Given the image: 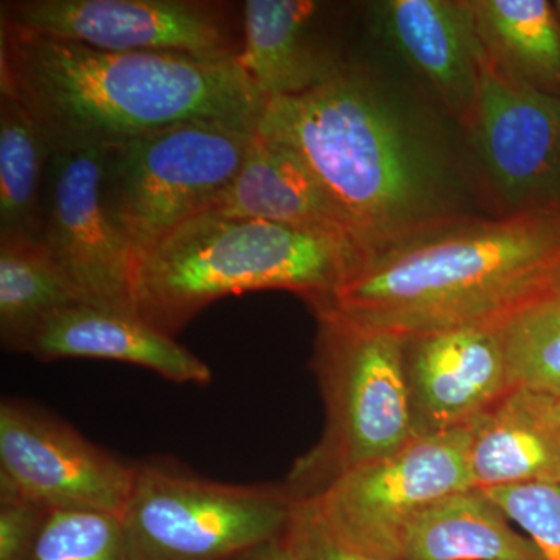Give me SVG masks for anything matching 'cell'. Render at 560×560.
Masks as SVG:
<instances>
[{"label":"cell","instance_id":"6da1fadb","mask_svg":"<svg viewBox=\"0 0 560 560\" xmlns=\"http://www.w3.org/2000/svg\"><path fill=\"white\" fill-rule=\"evenodd\" d=\"M560 279V200L503 219L452 213L361 253L312 311L418 335L499 326Z\"/></svg>","mask_w":560,"mask_h":560},{"label":"cell","instance_id":"7a4b0ae2","mask_svg":"<svg viewBox=\"0 0 560 560\" xmlns=\"http://www.w3.org/2000/svg\"><path fill=\"white\" fill-rule=\"evenodd\" d=\"M0 94L28 110L54 151L116 145L190 120L257 130L268 103L238 57L101 50L2 18Z\"/></svg>","mask_w":560,"mask_h":560},{"label":"cell","instance_id":"3957f363","mask_svg":"<svg viewBox=\"0 0 560 560\" xmlns=\"http://www.w3.org/2000/svg\"><path fill=\"white\" fill-rule=\"evenodd\" d=\"M257 135L293 151L348 220L361 248L456 213L441 161L415 125L357 69L275 98Z\"/></svg>","mask_w":560,"mask_h":560},{"label":"cell","instance_id":"277c9868","mask_svg":"<svg viewBox=\"0 0 560 560\" xmlns=\"http://www.w3.org/2000/svg\"><path fill=\"white\" fill-rule=\"evenodd\" d=\"M360 256L348 238L208 209L136 256L132 311L175 338L235 294L285 290L313 305L340 289Z\"/></svg>","mask_w":560,"mask_h":560},{"label":"cell","instance_id":"5b68a950","mask_svg":"<svg viewBox=\"0 0 560 560\" xmlns=\"http://www.w3.org/2000/svg\"><path fill=\"white\" fill-rule=\"evenodd\" d=\"M318 320L313 371L326 408L319 441L296 459L283 485L298 501L400 451L415 440L404 372V335L375 329L330 311Z\"/></svg>","mask_w":560,"mask_h":560},{"label":"cell","instance_id":"8992f818","mask_svg":"<svg viewBox=\"0 0 560 560\" xmlns=\"http://www.w3.org/2000/svg\"><path fill=\"white\" fill-rule=\"evenodd\" d=\"M135 470L121 515L130 560H237L287 536L300 504L285 485L210 480L168 459Z\"/></svg>","mask_w":560,"mask_h":560},{"label":"cell","instance_id":"52a82bcc","mask_svg":"<svg viewBox=\"0 0 560 560\" xmlns=\"http://www.w3.org/2000/svg\"><path fill=\"white\" fill-rule=\"evenodd\" d=\"M256 135L242 125L190 120L105 147L103 200L135 259L212 208Z\"/></svg>","mask_w":560,"mask_h":560},{"label":"cell","instance_id":"ba28073f","mask_svg":"<svg viewBox=\"0 0 560 560\" xmlns=\"http://www.w3.org/2000/svg\"><path fill=\"white\" fill-rule=\"evenodd\" d=\"M467 452L469 425L415 438L300 503L350 547L400 560L401 540L420 512L451 493L474 488Z\"/></svg>","mask_w":560,"mask_h":560},{"label":"cell","instance_id":"9c48e42d","mask_svg":"<svg viewBox=\"0 0 560 560\" xmlns=\"http://www.w3.org/2000/svg\"><path fill=\"white\" fill-rule=\"evenodd\" d=\"M135 471V464L46 411L20 400L0 404V497L33 501L51 512L121 518Z\"/></svg>","mask_w":560,"mask_h":560},{"label":"cell","instance_id":"30bf717a","mask_svg":"<svg viewBox=\"0 0 560 560\" xmlns=\"http://www.w3.org/2000/svg\"><path fill=\"white\" fill-rule=\"evenodd\" d=\"M2 20L40 35L110 51L235 58L243 38L228 3L208 0H14Z\"/></svg>","mask_w":560,"mask_h":560},{"label":"cell","instance_id":"8fae6325","mask_svg":"<svg viewBox=\"0 0 560 560\" xmlns=\"http://www.w3.org/2000/svg\"><path fill=\"white\" fill-rule=\"evenodd\" d=\"M105 147L55 150L44 191L40 241L84 302L132 311L135 254L103 200Z\"/></svg>","mask_w":560,"mask_h":560},{"label":"cell","instance_id":"7c38bea8","mask_svg":"<svg viewBox=\"0 0 560 560\" xmlns=\"http://www.w3.org/2000/svg\"><path fill=\"white\" fill-rule=\"evenodd\" d=\"M466 125L504 200L518 210L552 201L548 194L560 183V95L514 79L485 54Z\"/></svg>","mask_w":560,"mask_h":560},{"label":"cell","instance_id":"4fadbf2b","mask_svg":"<svg viewBox=\"0 0 560 560\" xmlns=\"http://www.w3.org/2000/svg\"><path fill=\"white\" fill-rule=\"evenodd\" d=\"M404 372L416 438L464 429L510 388L497 326L407 335Z\"/></svg>","mask_w":560,"mask_h":560},{"label":"cell","instance_id":"5bb4252c","mask_svg":"<svg viewBox=\"0 0 560 560\" xmlns=\"http://www.w3.org/2000/svg\"><path fill=\"white\" fill-rule=\"evenodd\" d=\"M390 46L440 95L453 116L469 120L485 50L467 0H386L372 7Z\"/></svg>","mask_w":560,"mask_h":560},{"label":"cell","instance_id":"9a60e30c","mask_svg":"<svg viewBox=\"0 0 560 560\" xmlns=\"http://www.w3.org/2000/svg\"><path fill=\"white\" fill-rule=\"evenodd\" d=\"M22 353L40 361H121L178 385L206 386L212 382V371L205 361L154 329L138 313L90 302H77L50 315Z\"/></svg>","mask_w":560,"mask_h":560},{"label":"cell","instance_id":"2e32d148","mask_svg":"<svg viewBox=\"0 0 560 560\" xmlns=\"http://www.w3.org/2000/svg\"><path fill=\"white\" fill-rule=\"evenodd\" d=\"M467 459L477 489L560 482V416L555 397L510 386L469 423Z\"/></svg>","mask_w":560,"mask_h":560},{"label":"cell","instance_id":"e0dca14e","mask_svg":"<svg viewBox=\"0 0 560 560\" xmlns=\"http://www.w3.org/2000/svg\"><path fill=\"white\" fill-rule=\"evenodd\" d=\"M209 209L337 235L359 246L348 220L304 162L260 135H256L241 172Z\"/></svg>","mask_w":560,"mask_h":560},{"label":"cell","instance_id":"ac0fdd59","mask_svg":"<svg viewBox=\"0 0 560 560\" xmlns=\"http://www.w3.org/2000/svg\"><path fill=\"white\" fill-rule=\"evenodd\" d=\"M316 3L302 0H246L238 62L268 102L319 86L345 66L313 39Z\"/></svg>","mask_w":560,"mask_h":560},{"label":"cell","instance_id":"d6986e66","mask_svg":"<svg viewBox=\"0 0 560 560\" xmlns=\"http://www.w3.org/2000/svg\"><path fill=\"white\" fill-rule=\"evenodd\" d=\"M400 560H544L485 490L469 488L438 500L412 521Z\"/></svg>","mask_w":560,"mask_h":560},{"label":"cell","instance_id":"ffe728a7","mask_svg":"<svg viewBox=\"0 0 560 560\" xmlns=\"http://www.w3.org/2000/svg\"><path fill=\"white\" fill-rule=\"evenodd\" d=\"M485 54L514 79L560 95V20L547 0H470Z\"/></svg>","mask_w":560,"mask_h":560},{"label":"cell","instance_id":"44dd1931","mask_svg":"<svg viewBox=\"0 0 560 560\" xmlns=\"http://www.w3.org/2000/svg\"><path fill=\"white\" fill-rule=\"evenodd\" d=\"M84 302L43 241H0V338L22 352L55 312Z\"/></svg>","mask_w":560,"mask_h":560},{"label":"cell","instance_id":"7402d4cb","mask_svg":"<svg viewBox=\"0 0 560 560\" xmlns=\"http://www.w3.org/2000/svg\"><path fill=\"white\" fill-rule=\"evenodd\" d=\"M51 153L28 110L0 94V241H40Z\"/></svg>","mask_w":560,"mask_h":560},{"label":"cell","instance_id":"603a6c76","mask_svg":"<svg viewBox=\"0 0 560 560\" xmlns=\"http://www.w3.org/2000/svg\"><path fill=\"white\" fill-rule=\"evenodd\" d=\"M497 327L510 386L560 397V279Z\"/></svg>","mask_w":560,"mask_h":560},{"label":"cell","instance_id":"cb8c5ba5","mask_svg":"<svg viewBox=\"0 0 560 560\" xmlns=\"http://www.w3.org/2000/svg\"><path fill=\"white\" fill-rule=\"evenodd\" d=\"M35 560H130L124 523L103 512L54 511Z\"/></svg>","mask_w":560,"mask_h":560},{"label":"cell","instance_id":"d4e9b609","mask_svg":"<svg viewBox=\"0 0 560 560\" xmlns=\"http://www.w3.org/2000/svg\"><path fill=\"white\" fill-rule=\"evenodd\" d=\"M485 492L534 541L544 560H560V482H530Z\"/></svg>","mask_w":560,"mask_h":560},{"label":"cell","instance_id":"484cf974","mask_svg":"<svg viewBox=\"0 0 560 560\" xmlns=\"http://www.w3.org/2000/svg\"><path fill=\"white\" fill-rule=\"evenodd\" d=\"M50 514L33 501L0 497V560H35Z\"/></svg>","mask_w":560,"mask_h":560},{"label":"cell","instance_id":"4316f807","mask_svg":"<svg viewBox=\"0 0 560 560\" xmlns=\"http://www.w3.org/2000/svg\"><path fill=\"white\" fill-rule=\"evenodd\" d=\"M289 539L307 560H396L359 550L337 539L301 503L291 523Z\"/></svg>","mask_w":560,"mask_h":560},{"label":"cell","instance_id":"83f0119b","mask_svg":"<svg viewBox=\"0 0 560 560\" xmlns=\"http://www.w3.org/2000/svg\"><path fill=\"white\" fill-rule=\"evenodd\" d=\"M237 560H307L287 536L267 541L243 555Z\"/></svg>","mask_w":560,"mask_h":560},{"label":"cell","instance_id":"f1b7e54d","mask_svg":"<svg viewBox=\"0 0 560 560\" xmlns=\"http://www.w3.org/2000/svg\"><path fill=\"white\" fill-rule=\"evenodd\" d=\"M556 411L560 416V397H555Z\"/></svg>","mask_w":560,"mask_h":560},{"label":"cell","instance_id":"f546056e","mask_svg":"<svg viewBox=\"0 0 560 560\" xmlns=\"http://www.w3.org/2000/svg\"><path fill=\"white\" fill-rule=\"evenodd\" d=\"M555 7H556V10H558L559 20H560V0H558V2L555 3Z\"/></svg>","mask_w":560,"mask_h":560}]
</instances>
